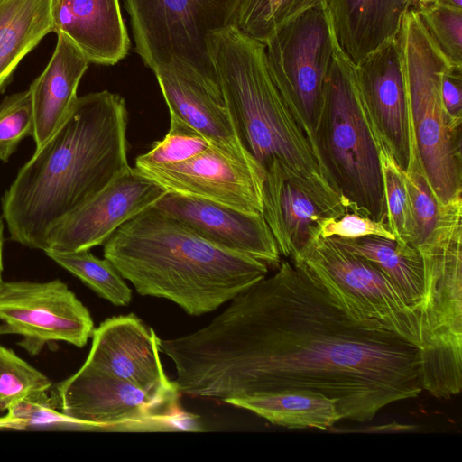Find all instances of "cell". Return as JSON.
<instances>
[{
    "label": "cell",
    "instance_id": "cell-36",
    "mask_svg": "<svg viewBox=\"0 0 462 462\" xmlns=\"http://www.w3.org/2000/svg\"><path fill=\"white\" fill-rule=\"evenodd\" d=\"M441 99L452 126L461 130L462 125V66L449 64L441 79Z\"/></svg>",
    "mask_w": 462,
    "mask_h": 462
},
{
    "label": "cell",
    "instance_id": "cell-23",
    "mask_svg": "<svg viewBox=\"0 0 462 462\" xmlns=\"http://www.w3.org/2000/svg\"><path fill=\"white\" fill-rule=\"evenodd\" d=\"M331 237L344 248L374 263L420 317L422 328L426 292L423 262L419 250L411 245H401L395 240L378 236Z\"/></svg>",
    "mask_w": 462,
    "mask_h": 462
},
{
    "label": "cell",
    "instance_id": "cell-8",
    "mask_svg": "<svg viewBox=\"0 0 462 462\" xmlns=\"http://www.w3.org/2000/svg\"><path fill=\"white\" fill-rule=\"evenodd\" d=\"M291 261L300 262L337 300L421 348L420 317L374 263L344 248L333 237L319 236Z\"/></svg>",
    "mask_w": 462,
    "mask_h": 462
},
{
    "label": "cell",
    "instance_id": "cell-27",
    "mask_svg": "<svg viewBox=\"0 0 462 462\" xmlns=\"http://www.w3.org/2000/svg\"><path fill=\"white\" fill-rule=\"evenodd\" d=\"M45 253L51 259L81 280L99 297L115 306L130 304L132 290L107 259L96 257L88 249L70 253Z\"/></svg>",
    "mask_w": 462,
    "mask_h": 462
},
{
    "label": "cell",
    "instance_id": "cell-10",
    "mask_svg": "<svg viewBox=\"0 0 462 462\" xmlns=\"http://www.w3.org/2000/svg\"><path fill=\"white\" fill-rule=\"evenodd\" d=\"M335 42L326 3L284 25L263 42L274 81L296 103L313 135Z\"/></svg>",
    "mask_w": 462,
    "mask_h": 462
},
{
    "label": "cell",
    "instance_id": "cell-2",
    "mask_svg": "<svg viewBox=\"0 0 462 462\" xmlns=\"http://www.w3.org/2000/svg\"><path fill=\"white\" fill-rule=\"evenodd\" d=\"M127 110L107 90L78 97L2 198L11 239L46 252L53 230L130 166Z\"/></svg>",
    "mask_w": 462,
    "mask_h": 462
},
{
    "label": "cell",
    "instance_id": "cell-12",
    "mask_svg": "<svg viewBox=\"0 0 462 462\" xmlns=\"http://www.w3.org/2000/svg\"><path fill=\"white\" fill-rule=\"evenodd\" d=\"M135 168L168 193L263 214L264 170L248 152L211 144L179 162Z\"/></svg>",
    "mask_w": 462,
    "mask_h": 462
},
{
    "label": "cell",
    "instance_id": "cell-15",
    "mask_svg": "<svg viewBox=\"0 0 462 462\" xmlns=\"http://www.w3.org/2000/svg\"><path fill=\"white\" fill-rule=\"evenodd\" d=\"M154 205L218 247L252 257L273 269L282 262L263 214L173 193H167Z\"/></svg>",
    "mask_w": 462,
    "mask_h": 462
},
{
    "label": "cell",
    "instance_id": "cell-1",
    "mask_svg": "<svg viewBox=\"0 0 462 462\" xmlns=\"http://www.w3.org/2000/svg\"><path fill=\"white\" fill-rule=\"evenodd\" d=\"M157 342L178 392L192 397L308 390L337 400L341 420L365 422L423 391L420 347L337 300L298 261L282 260L205 327Z\"/></svg>",
    "mask_w": 462,
    "mask_h": 462
},
{
    "label": "cell",
    "instance_id": "cell-20",
    "mask_svg": "<svg viewBox=\"0 0 462 462\" xmlns=\"http://www.w3.org/2000/svg\"><path fill=\"white\" fill-rule=\"evenodd\" d=\"M53 32L75 45L89 63L114 65L130 40L119 0H51Z\"/></svg>",
    "mask_w": 462,
    "mask_h": 462
},
{
    "label": "cell",
    "instance_id": "cell-35",
    "mask_svg": "<svg viewBox=\"0 0 462 462\" xmlns=\"http://www.w3.org/2000/svg\"><path fill=\"white\" fill-rule=\"evenodd\" d=\"M319 236H337L341 238H359L367 236H378L394 240L385 220L374 221L354 212H346L337 219L326 221Z\"/></svg>",
    "mask_w": 462,
    "mask_h": 462
},
{
    "label": "cell",
    "instance_id": "cell-19",
    "mask_svg": "<svg viewBox=\"0 0 462 462\" xmlns=\"http://www.w3.org/2000/svg\"><path fill=\"white\" fill-rule=\"evenodd\" d=\"M355 69L380 137L405 171L415 139L396 40L355 64Z\"/></svg>",
    "mask_w": 462,
    "mask_h": 462
},
{
    "label": "cell",
    "instance_id": "cell-22",
    "mask_svg": "<svg viewBox=\"0 0 462 462\" xmlns=\"http://www.w3.org/2000/svg\"><path fill=\"white\" fill-rule=\"evenodd\" d=\"M89 61L62 35L44 70L32 82L34 114L33 138L36 149L43 145L60 127L78 98L79 83Z\"/></svg>",
    "mask_w": 462,
    "mask_h": 462
},
{
    "label": "cell",
    "instance_id": "cell-18",
    "mask_svg": "<svg viewBox=\"0 0 462 462\" xmlns=\"http://www.w3.org/2000/svg\"><path fill=\"white\" fill-rule=\"evenodd\" d=\"M172 115L201 134L209 143L240 152V141L218 79L209 78L189 64L172 59L153 70Z\"/></svg>",
    "mask_w": 462,
    "mask_h": 462
},
{
    "label": "cell",
    "instance_id": "cell-39",
    "mask_svg": "<svg viewBox=\"0 0 462 462\" xmlns=\"http://www.w3.org/2000/svg\"><path fill=\"white\" fill-rule=\"evenodd\" d=\"M16 430V427L13 421L4 416L0 418V430Z\"/></svg>",
    "mask_w": 462,
    "mask_h": 462
},
{
    "label": "cell",
    "instance_id": "cell-7",
    "mask_svg": "<svg viewBox=\"0 0 462 462\" xmlns=\"http://www.w3.org/2000/svg\"><path fill=\"white\" fill-rule=\"evenodd\" d=\"M240 0H124L135 51L152 71L172 59L217 79L209 35L234 25Z\"/></svg>",
    "mask_w": 462,
    "mask_h": 462
},
{
    "label": "cell",
    "instance_id": "cell-31",
    "mask_svg": "<svg viewBox=\"0 0 462 462\" xmlns=\"http://www.w3.org/2000/svg\"><path fill=\"white\" fill-rule=\"evenodd\" d=\"M211 144L197 130L170 115L167 134L162 140L153 143L149 152L136 158L135 167L179 162L203 152Z\"/></svg>",
    "mask_w": 462,
    "mask_h": 462
},
{
    "label": "cell",
    "instance_id": "cell-17",
    "mask_svg": "<svg viewBox=\"0 0 462 462\" xmlns=\"http://www.w3.org/2000/svg\"><path fill=\"white\" fill-rule=\"evenodd\" d=\"M346 211L322 199L281 163L264 169L263 215L281 256L293 260L319 235L323 224Z\"/></svg>",
    "mask_w": 462,
    "mask_h": 462
},
{
    "label": "cell",
    "instance_id": "cell-9",
    "mask_svg": "<svg viewBox=\"0 0 462 462\" xmlns=\"http://www.w3.org/2000/svg\"><path fill=\"white\" fill-rule=\"evenodd\" d=\"M59 409L89 430H171L170 418L179 402L152 396L142 388L83 364L56 385Z\"/></svg>",
    "mask_w": 462,
    "mask_h": 462
},
{
    "label": "cell",
    "instance_id": "cell-14",
    "mask_svg": "<svg viewBox=\"0 0 462 462\" xmlns=\"http://www.w3.org/2000/svg\"><path fill=\"white\" fill-rule=\"evenodd\" d=\"M167 193L129 167L53 230L46 252L70 253L103 245L120 226Z\"/></svg>",
    "mask_w": 462,
    "mask_h": 462
},
{
    "label": "cell",
    "instance_id": "cell-21",
    "mask_svg": "<svg viewBox=\"0 0 462 462\" xmlns=\"http://www.w3.org/2000/svg\"><path fill=\"white\" fill-rule=\"evenodd\" d=\"M411 0H327L341 51L357 64L396 40Z\"/></svg>",
    "mask_w": 462,
    "mask_h": 462
},
{
    "label": "cell",
    "instance_id": "cell-30",
    "mask_svg": "<svg viewBox=\"0 0 462 462\" xmlns=\"http://www.w3.org/2000/svg\"><path fill=\"white\" fill-rule=\"evenodd\" d=\"M51 387V381L43 374L0 344V411H7L27 395Z\"/></svg>",
    "mask_w": 462,
    "mask_h": 462
},
{
    "label": "cell",
    "instance_id": "cell-24",
    "mask_svg": "<svg viewBox=\"0 0 462 462\" xmlns=\"http://www.w3.org/2000/svg\"><path fill=\"white\" fill-rule=\"evenodd\" d=\"M227 404L248 410L273 424L289 429L327 430L341 420L337 400L308 390H286L245 398Z\"/></svg>",
    "mask_w": 462,
    "mask_h": 462
},
{
    "label": "cell",
    "instance_id": "cell-38",
    "mask_svg": "<svg viewBox=\"0 0 462 462\" xmlns=\"http://www.w3.org/2000/svg\"><path fill=\"white\" fill-rule=\"evenodd\" d=\"M3 231H4V226H3V221L0 217V284L3 282V279H2V273H3L2 253H3V242H4Z\"/></svg>",
    "mask_w": 462,
    "mask_h": 462
},
{
    "label": "cell",
    "instance_id": "cell-4",
    "mask_svg": "<svg viewBox=\"0 0 462 462\" xmlns=\"http://www.w3.org/2000/svg\"><path fill=\"white\" fill-rule=\"evenodd\" d=\"M208 49L246 151L263 170L277 162L317 195L344 207L322 173L311 129L270 72L263 43L229 25L209 35Z\"/></svg>",
    "mask_w": 462,
    "mask_h": 462
},
{
    "label": "cell",
    "instance_id": "cell-32",
    "mask_svg": "<svg viewBox=\"0 0 462 462\" xmlns=\"http://www.w3.org/2000/svg\"><path fill=\"white\" fill-rule=\"evenodd\" d=\"M404 176L415 227L413 246L417 247L424 243L434 230L439 216V205L424 174L415 141Z\"/></svg>",
    "mask_w": 462,
    "mask_h": 462
},
{
    "label": "cell",
    "instance_id": "cell-29",
    "mask_svg": "<svg viewBox=\"0 0 462 462\" xmlns=\"http://www.w3.org/2000/svg\"><path fill=\"white\" fill-rule=\"evenodd\" d=\"M33 393L13 404L5 417L14 423L16 430H87V425L64 414L51 394Z\"/></svg>",
    "mask_w": 462,
    "mask_h": 462
},
{
    "label": "cell",
    "instance_id": "cell-3",
    "mask_svg": "<svg viewBox=\"0 0 462 462\" xmlns=\"http://www.w3.org/2000/svg\"><path fill=\"white\" fill-rule=\"evenodd\" d=\"M103 245L104 258L138 294L167 299L192 316L216 310L269 270L208 242L155 205L120 226Z\"/></svg>",
    "mask_w": 462,
    "mask_h": 462
},
{
    "label": "cell",
    "instance_id": "cell-37",
    "mask_svg": "<svg viewBox=\"0 0 462 462\" xmlns=\"http://www.w3.org/2000/svg\"><path fill=\"white\" fill-rule=\"evenodd\" d=\"M446 0H411V9L419 12L428 6L443 4Z\"/></svg>",
    "mask_w": 462,
    "mask_h": 462
},
{
    "label": "cell",
    "instance_id": "cell-13",
    "mask_svg": "<svg viewBox=\"0 0 462 462\" xmlns=\"http://www.w3.org/2000/svg\"><path fill=\"white\" fill-rule=\"evenodd\" d=\"M85 365L129 382L153 397L178 402L166 375L155 331L134 313L107 318L94 329Z\"/></svg>",
    "mask_w": 462,
    "mask_h": 462
},
{
    "label": "cell",
    "instance_id": "cell-5",
    "mask_svg": "<svg viewBox=\"0 0 462 462\" xmlns=\"http://www.w3.org/2000/svg\"><path fill=\"white\" fill-rule=\"evenodd\" d=\"M314 140L322 173L346 211L386 221L379 159L382 139L355 64L337 41Z\"/></svg>",
    "mask_w": 462,
    "mask_h": 462
},
{
    "label": "cell",
    "instance_id": "cell-25",
    "mask_svg": "<svg viewBox=\"0 0 462 462\" xmlns=\"http://www.w3.org/2000/svg\"><path fill=\"white\" fill-rule=\"evenodd\" d=\"M51 0H0V90L19 62L53 32Z\"/></svg>",
    "mask_w": 462,
    "mask_h": 462
},
{
    "label": "cell",
    "instance_id": "cell-26",
    "mask_svg": "<svg viewBox=\"0 0 462 462\" xmlns=\"http://www.w3.org/2000/svg\"><path fill=\"white\" fill-rule=\"evenodd\" d=\"M327 0H240L234 26L263 43L276 31Z\"/></svg>",
    "mask_w": 462,
    "mask_h": 462
},
{
    "label": "cell",
    "instance_id": "cell-34",
    "mask_svg": "<svg viewBox=\"0 0 462 462\" xmlns=\"http://www.w3.org/2000/svg\"><path fill=\"white\" fill-rule=\"evenodd\" d=\"M417 13L443 52L462 66V9L437 4Z\"/></svg>",
    "mask_w": 462,
    "mask_h": 462
},
{
    "label": "cell",
    "instance_id": "cell-11",
    "mask_svg": "<svg viewBox=\"0 0 462 462\" xmlns=\"http://www.w3.org/2000/svg\"><path fill=\"white\" fill-rule=\"evenodd\" d=\"M0 320V335L21 336L18 344L32 356L54 342L83 347L95 329L88 310L60 280L3 281Z\"/></svg>",
    "mask_w": 462,
    "mask_h": 462
},
{
    "label": "cell",
    "instance_id": "cell-33",
    "mask_svg": "<svg viewBox=\"0 0 462 462\" xmlns=\"http://www.w3.org/2000/svg\"><path fill=\"white\" fill-rule=\"evenodd\" d=\"M34 134V114L29 89L5 97L0 104V160L6 162L20 142Z\"/></svg>",
    "mask_w": 462,
    "mask_h": 462
},
{
    "label": "cell",
    "instance_id": "cell-6",
    "mask_svg": "<svg viewBox=\"0 0 462 462\" xmlns=\"http://www.w3.org/2000/svg\"><path fill=\"white\" fill-rule=\"evenodd\" d=\"M418 156L439 205L461 198V130L455 129L441 99V79L453 63L408 10L396 38ZM454 64V63H453Z\"/></svg>",
    "mask_w": 462,
    "mask_h": 462
},
{
    "label": "cell",
    "instance_id": "cell-16",
    "mask_svg": "<svg viewBox=\"0 0 462 462\" xmlns=\"http://www.w3.org/2000/svg\"><path fill=\"white\" fill-rule=\"evenodd\" d=\"M416 248L424 267L422 330L456 327L462 321V197L439 205L434 230Z\"/></svg>",
    "mask_w": 462,
    "mask_h": 462
},
{
    "label": "cell",
    "instance_id": "cell-28",
    "mask_svg": "<svg viewBox=\"0 0 462 462\" xmlns=\"http://www.w3.org/2000/svg\"><path fill=\"white\" fill-rule=\"evenodd\" d=\"M379 159L385 204L386 223L401 245H413L415 227L404 176L387 146L381 143Z\"/></svg>",
    "mask_w": 462,
    "mask_h": 462
}]
</instances>
